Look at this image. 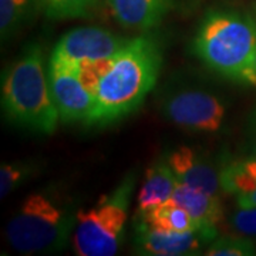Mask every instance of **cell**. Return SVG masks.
<instances>
[{
	"label": "cell",
	"mask_w": 256,
	"mask_h": 256,
	"mask_svg": "<svg viewBox=\"0 0 256 256\" xmlns=\"http://www.w3.org/2000/svg\"><path fill=\"white\" fill-rule=\"evenodd\" d=\"M78 210L76 200L56 186L34 191L9 220L6 238L23 255L60 252L73 238Z\"/></svg>",
	"instance_id": "obj_3"
},
{
	"label": "cell",
	"mask_w": 256,
	"mask_h": 256,
	"mask_svg": "<svg viewBox=\"0 0 256 256\" xmlns=\"http://www.w3.org/2000/svg\"><path fill=\"white\" fill-rule=\"evenodd\" d=\"M220 168V191L235 196L239 208H256V156L229 160Z\"/></svg>",
	"instance_id": "obj_12"
},
{
	"label": "cell",
	"mask_w": 256,
	"mask_h": 256,
	"mask_svg": "<svg viewBox=\"0 0 256 256\" xmlns=\"http://www.w3.org/2000/svg\"><path fill=\"white\" fill-rule=\"evenodd\" d=\"M128 40L106 28H76L60 37L52 57L73 66L111 58L127 44Z\"/></svg>",
	"instance_id": "obj_8"
},
{
	"label": "cell",
	"mask_w": 256,
	"mask_h": 256,
	"mask_svg": "<svg viewBox=\"0 0 256 256\" xmlns=\"http://www.w3.org/2000/svg\"><path fill=\"white\" fill-rule=\"evenodd\" d=\"M40 8V0H0L2 40H8L20 32Z\"/></svg>",
	"instance_id": "obj_16"
},
{
	"label": "cell",
	"mask_w": 256,
	"mask_h": 256,
	"mask_svg": "<svg viewBox=\"0 0 256 256\" xmlns=\"http://www.w3.org/2000/svg\"><path fill=\"white\" fill-rule=\"evenodd\" d=\"M134 220L142 222L146 226L166 232H188L202 228H215V226H204L198 224L188 214V210L182 208L180 204L171 198L168 201L156 205V208L146 210L144 214H138L134 216Z\"/></svg>",
	"instance_id": "obj_15"
},
{
	"label": "cell",
	"mask_w": 256,
	"mask_h": 256,
	"mask_svg": "<svg viewBox=\"0 0 256 256\" xmlns=\"http://www.w3.org/2000/svg\"><path fill=\"white\" fill-rule=\"evenodd\" d=\"M2 107L10 122L36 134L50 136L58 126V111L50 92L43 50L24 47L2 77Z\"/></svg>",
	"instance_id": "obj_4"
},
{
	"label": "cell",
	"mask_w": 256,
	"mask_h": 256,
	"mask_svg": "<svg viewBox=\"0 0 256 256\" xmlns=\"http://www.w3.org/2000/svg\"><path fill=\"white\" fill-rule=\"evenodd\" d=\"M229 225L239 235L256 236V208H239L229 216Z\"/></svg>",
	"instance_id": "obj_20"
},
{
	"label": "cell",
	"mask_w": 256,
	"mask_h": 256,
	"mask_svg": "<svg viewBox=\"0 0 256 256\" xmlns=\"http://www.w3.org/2000/svg\"><path fill=\"white\" fill-rule=\"evenodd\" d=\"M216 228H202L188 232H166L134 220V245L138 254L150 256L198 255L214 239Z\"/></svg>",
	"instance_id": "obj_9"
},
{
	"label": "cell",
	"mask_w": 256,
	"mask_h": 256,
	"mask_svg": "<svg viewBox=\"0 0 256 256\" xmlns=\"http://www.w3.org/2000/svg\"><path fill=\"white\" fill-rule=\"evenodd\" d=\"M137 182L134 171L90 208H80L73 232V248L78 256H112L127 234L130 204Z\"/></svg>",
	"instance_id": "obj_5"
},
{
	"label": "cell",
	"mask_w": 256,
	"mask_h": 256,
	"mask_svg": "<svg viewBox=\"0 0 256 256\" xmlns=\"http://www.w3.org/2000/svg\"><path fill=\"white\" fill-rule=\"evenodd\" d=\"M161 67L162 50L152 37L130 38L98 82L86 126L108 127L136 112L156 87Z\"/></svg>",
	"instance_id": "obj_1"
},
{
	"label": "cell",
	"mask_w": 256,
	"mask_h": 256,
	"mask_svg": "<svg viewBox=\"0 0 256 256\" xmlns=\"http://www.w3.org/2000/svg\"><path fill=\"white\" fill-rule=\"evenodd\" d=\"M52 97L62 122H82L86 126L94 110V96L82 82L77 67L52 57L47 64Z\"/></svg>",
	"instance_id": "obj_7"
},
{
	"label": "cell",
	"mask_w": 256,
	"mask_h": 256,
	"mask_svg": "<svg viewBox=\"0 0 256 256\" xmlns=\"http://www.w3.org/2000/svg\"><path fill=\"white\" fill-rule=\"evenodd\" d=\"M172 200L188 210L194 220L204 226H215L222 220L224 210L220 201V195L186 186L178 181L175 186Z\"/></svg>",
	"instance_id": "obj_14"
},
{
	"label": "cell",
	"mask_w": 256,
	"mask_h": 256,
	"mask_svg": "<svg viewBox=\"0 0 256 256\" xmlns=\"http://www.w3.org/2000/svg\"><path fill=\"white\" fill-rule=\"evenodd\" d=\"M208 256H252L256 255L255 244L245 235L216 236L205 249Z\"/></svg>",
	"instance_id": "obj_19"
},
{
	"label": "cell",
	"mask_w": 256,
	"mask_h": 256,
	"mask_svg": "<svg viewBox=\"0 0 256 256\" xmlns=\"http://www.w3.org/2000/svg\"><path fill=\"white\" fill-rule=\"evenodd\" d=\"M192 52L220 77L256 86V22L235 10H210L192 40Z\"/></svg>",
	"instance_id": "obj_2"
},
{
	"label": "cell",
	"mask_w": 256,
	"mask_h": 256,
	"mask_svg": "<svg viewBox=\"0 0 256 256\" xmlns=\"http://www.w3.org/2000/svg\"><path fill=\"white\" fill-rule=\"evenodd\" d=\"M162 108L165 117L176 127L195 132L220 131L226 116L220 97L202 88H185L171 94Z\"/></svg>",
	"instance_id": "obj_6"
},
{
	"label": "cell",
	"mask_w": 256,
	"mask_h": 256,
	"mask_svg": "<svg viewBox=\"0 0 256 256\" xmlns=\"http://www.w3.org/2000/svg\"><path fill=\"white\" fill-rule=\"evenodd\" d=\"M176 180L186 186L220 195V170L210 156L191 146H180L166 158Z\"/></svg>",
	"instance_id": "obj_10"
},
{
	"label": "cell",
	"mask_w": 256,
	"mask_h": 256,
	"mask_svg": "<svg viewBox=\"0 0 256 256\" xmlns=\"http://www.w3.org/2000/svg\"><path fill=\"white\" fill-rule=\"evenodd\" d=\"M111 16L128 30L146 32L162 23L175 0H107Z\"/></svg>",
	"instance_id": "obj_11"
},
{
	"label": "cell",
	"mask_w": 256,
	"mask_h": 256,
	"mask_svg": "<svg viewBox=\"0 0 256 256\" xmlns=\"http://www.w3.org/2000/svg\"><path fill=\"white\" fill-rule=\"evenodd\" d=\"M176 184L178 180L166 160H158L152 162L146 170L144 181L138 191L136 215L144 214L156 208V205L171 200Z\"/></svg>",
	"instance_id": "obj_13"
},
{
	"label": "cell",
	"mask_w": 256,
	"mask_h": 256,
	"mask_svg": "<svg viewBox=\"0 0 256 256\" xmlns=\"http://www.w3.org/2000/svg\"><path fill=\"white\" fill-rule=\"evenodd\" d=\"M42 9L50 18H80L92 16L98 0H40Z\"/></svg>",
	"instance_id": "obj_17"
},
{
	"label": "cell",
	"mask_w": 256,
	"mask_h": 256,
	"mask_svg": "<svg viewBox=\"0 0 256 256\" xmlns=\"http://www.w3.org/2000/svg\"><path fill=\"white\" fill-rule=\"evenodd\" d=\"M249 150H250V154L256 156V124L254 127V132L250 136V142H249Z\"/></svg>",
	"instance_id": "obj_21"
},
{
	"label": "cell",
	"mask_w": 256,
	"mask_h": 256,
	"mask_svg": "<svg viewBox=\"0 0 256 256\" xmlns=\"http://www.w3.org/2000/svg\"><path fill=\"white\" fill-rule=\"evenodd\" d=\"M38 166L33 161H12L0 166V196L4 200L36 174Z\"/></svg>",
	"instance_id": "obj_18"
}]
</instances>
